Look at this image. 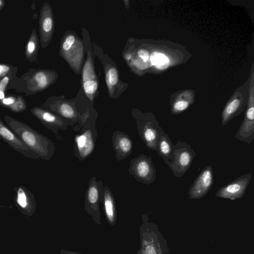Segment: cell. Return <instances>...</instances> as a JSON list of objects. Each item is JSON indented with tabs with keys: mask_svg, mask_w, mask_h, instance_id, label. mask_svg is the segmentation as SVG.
Returning <instances> with one entry per match:
<instances>
[{
	"mask_svg": "<svg viewBox=\"0 0 254 254\" xmlns=\"http://www.w3.org/2000/svg\"><path fill=\"white\" fill-rule=\"evenodd\" d=\"M4 120L7 127L40 159L49 161L52 158L56 147L51 139L29 125L9 116H4Z\"/></svg>",
	"mask_w": 254,
	"mask_h": 254,
	"instance_id": "1",
	"label": "cell"
},
{
	"mask_svg": "<svg viewBox=\"0 0 254 254\" xmlns=\"http://www.w3.org/2000/svg\"><path fill=\"white\" fill-rule=\"evenodd\" d=\"M43 107L64 119L74 129L83 126L92 110L89 107H81L75 101L61 98L49 99Z\"/></svg>",
	"mask_w": 254,
	"mask_h": 254,
	"instance_id": "2",
	"label": "cell"
},
{
	"mask_svg": "<svg viewBox=\"0 0 254 254\" xmlns=\"http://www.w3.org/2000/svg\"><path fill=\"white\" fill-rule=\"evenodd\" d=\"M141 217L142 223L139 230L140 247L137 254H167V245L156 224L148 222L146 214Z\"/></svg>",
	"mask_w": 254,
	"mask_h": 254,
	"instance_id": "3",
	"label": "cell"
},
{
	"mask_svg": "<svg viewBox=\"0 0 254 254\" xmlns=\"http://www.w3.org/2000/svg\"><path fill=\"white\" fill-rule=\"evenodd\" d=\"M98 114L92 109L80 131L74 137V154L78 161H82L94 151L98 136L96 127Z\"/></svg>",
	"mask_w": 254,
	"mask_h": 254,
	"instance_id": "4",
	"label": "cell"
},
{
	"mask_svg": "<svg viewBox=\"0 0 254 254\" xmlns=\"http://www.w3.org/2000/svg\"><path fill=\"white\" fill-rule=\"evenodd\" d=\"M132 114L140 138L149 149L157 151V141L162 128L159 122L151 114L133 111Z\"/></svg>",
	"mask_w": 254,
	"mask_h": 254,
	"instance_id": "5",
	"label": "cell"
},
{
	"mask_svg": "<svg viewBox=\"0 0 254 254\" xmlns=\"http://www.w3.org/2000/svg\"><path fill=\"white\" fill-rule=\"evenodd\" d=\"M173 153V161L169 167L175 177L181 178L190 168L196 153L190 144L180 140L174 144Z\"/></svg>",
	"mask_w": 254,
	"mask_h": 254,
	"instance_id": "6",
	"label": "cell"
},
{
	"mask_svg": "<svg viewBox=\"0 0 254 254\" xmlns=\"http://www.w3.org/2000/svg\"><path fill=\"white\" fill-rule=\"evenodd\" d=\"M103 188L102 181H97L95 177H92L89 180L85 194V211L99 225L101 224L99 202L102 199Z\"/></svg>",
	"mask_w": 254,
	"mask_h": 254,
	"instance_id": "7",
	"label": "cell"
},
{
	"mask_svg": "<svg viewBox=\"0 0 254 254\" xmlns=\"http://www.w3.org/2000/svg\"><path fill=\"white\" fill-rule=\"evenodd\" d=\"M128 173L138 182L146 185L152 184L156 179V169L151 156L141 154L132 159Z\"/></svg>",
	"mask_w": 254,
	"mask_h": 254,
	"instance_id": "8",
	"label": "cell"
},
{
	"mask_svg": "<svg viewBox=\"0 0 254 254\" xmlns=\"http://www.w3.org/2000/svg\"><path fill=\"white\" fill-rule=\"evenodd\" d=\"M251 179V173L245 174L220 188L215 195L230 200L241 198L244 196Z\"/></svg>",
	"mask_w": 254,
	"mask_h": 254,
	"instance_id": "9",
	"label": "cell"
},
{
	"mask_svg": "<svg viewBox=\"0 0 254 254\" xmlns=\"http://www.w3.org/2000/svg\"><path fill=\"white\" fill-rule=\"evenodd\" d=\"M31 112L47 129L53 132L58 138L60 137L59 130H65L69 124L59 116L40 107H34Z\"/></svg>",
	"mask_w": 254,
	"mask_h": 254,
	"instance_id": "10",
	"label": "cell"
},
{
	"mask_svg": "<svg viewBox=\"0 0 254 254\" xmlns=\"http://www.w3.org/2000/svg\"><path fill=\"white\" fill-rule=\"evenodd\" d=\"M214 182V173L212 166H206L197 176L190 187L188 194L191 199H200L210 190Z\"/></svg>",
	"mask_w": 254,
	"mask_h": 254,
	"instance_id": "11",
	"label": "cell"
},
{
	"mask_svg": "<svg viewBox=\"0 0 254 254\" xmlns=\"http://www.w3.org/2000/svg\"><path fill=\"white\" fill-rule=\"evenodd\" d=\"M0 139L7 143L13 149L24 157L39 159V156L29 148L0 119Z\"/></svg>",
	"mask_w": 254,
	"mask_h": 254,
	"instance_id": "12",
	"label": "cell"
},
{
	"mask_svg": "<svg viewBox=\"0 0 254 254\" xmlns=\"http://www.w3.org/2000/svg\"><path fill=\"white\" fill-rule=\"evenodd\" d=\"M14 201L17 208L24 215L32 216L36 211L35 197L30 190L23 186L15 188Z\"/></svg>",
	"mask_w": 254,
	"mask_h": 254,
	"instance_id": "13",
	"label": "cell"
},
{
	"mask_svg": "<svg viewBox=\"0 0 254 254\" xmlns=\"http://www.w3.org/2000/svg\"><path fill=\"white\" fill-rule=\"evenodd\" d=\"M82 85L86 95L93 102L97 94L98 83L90 53H88L82 71Z\"/></svg>",
	"mask_w": 254,
	"mask_h": 254,
	"instance_id": "14",
	"label": "cell"
},
{
	"mask_svg": "<svg viewBox=\"0 0 254 254\" xmlns=\"http://www.w3.org/2000/svg\"><path fill=\"white\" fill-rule=\"evenodd\" d=\"M54 29V17L51 7L48 3L43 5L40 18L41 42L46 47L51 40Z\"/></svg>",
	"mask_w": 254,
	"mask_h": 254,
	"instance_id": "15",
	"label": "cell"
},
{
	"mask_svg": "<svg viewBox=\"0 0 254 254\" xmlns=\"http://www.w3.org/2000/svg\"><path fill=\"white\" fill-rule=\"evenodd\" d=\"M112 145L115 152V157L120 161L131 153L133 142L131 138L124 132L116 130L112 136Z\"/></svg>",
	"mask_w": 254,
	"mask_h": 254,
	"instance_id": "16",
	"label": "cell"
},
{
	"mask_svg": "<svg viewBox=\"0 0 254 254\" xmlns=\"http://www.w3.org/2000/svg\"><path fill=\"white\" fill-rule=\"evenodd\" d=\"M235 138L247 144L251 143L254 140V108L249 106L244 120L239 127Z\"/></svg>",
	"mask_w": 254,
	"mask_h": 254,
	"instance_id": "17",
	"label": "cell"
},
{
	"mask_svg": "<svg viewBox=\"0 0 254 254\" xmlns=\"http://www.w3.org/2000/svg\"><path fill=\"white\" fill-rule=\"evenodd\" d=\"M102 202L105 216L108 223L114 226L117 222V208L114 196L108 186L103 188Z\"/></svg>",
	"mask_w": 254,
	"mask_h": 254,
	"instance_id": "18",
	"label": "cell"
},
{
	"mask_svg": "<svg viewBox=\"0 0 254 254\" xmlns=\"http://www.w3.org/2000/svg\"><path fill=\"white\" fill-rule=\"evenodd\" d=\"M173 146L169 135L162 128L157 141L156 152L168 166L172 164L174 159Z\"/></svg>",
	"mask_w": 254,
	"mask_h": 254,
	"instance_id": "19",
	"label": "cell"
},
{
	"mask_svg": "<svg viewBox=\"0 0 254 254\" xmlns=\"http://www.w3.org/2000/svg\"><path fill=\"white\" fill-rule=\"evenodd\" d=\"M105 74L109 95L111 98H114L115 88L119 85H121L118 70L114 66L109 65L106 67Z\"/></svg>",
	"mask_w": 254,
	"mask_h": 254,
	"instance_id": "20",
	"label": "cell"
},
{
	"mask_svg": "<svg viewBox=\"0 0 254 254\" xmlns=\"http://www.w3.org/2000/svg\"><path fill=\"white\" fill-rule=\"evenodd\" d=\"M150 59L152 64L159 69H164L169 66V61L168 58L161 53H152Z\"/></svg>",
	"mask_w": 254,
	"mask_h": 254,
	"instance_id": "21",
	"label": "cell"
},
{
	"mask_svg": "<svg viewBox=\"0 0 254 254\" xmlns=\"http://www.w3.org/2000/svg\"><path fill=\"white\" fill-rule=\"evenodd\" d=\"M47 75L46 72L39 71L34 76V79L39 88L44 89L50 84V81Z\"/></svg>",
	"mask_w": 254,
	"mask_h": 254,
	"instance_id": "22",
	"label": "cell"
},
{
	"mask_svg": "<svg viewBox=\"0 0 254 254\" xmlns=\"http://www.w3.org/2000/svg\"><path fill=\"white\" fill-rule=\"evenodd\" d=\"M36 48V40L32 37L29 40L27 45V54L30 56L35 52Z\"/></svg>",
	"mask_w": 254,
	"mask_h": 254,
	"instance_id": "23",
	"label": "cell"
},
{
	"mask_svg": "<svg viewBox=\"0 0 254 254\" xmlns=\"http://www.w3.org/2000/svg\"><path fill=\"white\" fill-rule=\"evenodd\" d=\"M138 56L141 58L144 62H147L149 55L148 52L144 49H140L137 52Z\"/></svg>",
	"mask_w": 254,
	"mask_h": 254,
	"instance_id": "24",
	"label": "cell"
},
{
	"mask_svg": "<svg viewBox=\"0 0 254 254\" xmlns=\"http://www.w3.org/2000/svg\"><path fill=\"white\" fill-rule=\"evenodd\" d=\"M8 80L9 78L5 76L0 81V91L3 92L8 83Z\"/></svg>",
	"mask_w": 254,
	"mask_h": 254,
	"instance_id": "25",
	"label": "cell"
},
{
	"mask_svg": "<svg viewBox=\"0 0 254 254\" xmlns=\"http://www.w3.org/2000/svg\"><path fill=\"white\" fill-rule=\"evenodd\" d=\"M9 68L8 66L3 64H0V76L6 73Z\"/></svg>",
	"mask_w": 254,
	"mask_h": 254,
	"instance_id": "26",
	"label": "cell"
},
{
	"mask_svg": "<svg viewBox=\"0 0 254 254\" xmlns=\"http://www.w3.org/2000/svg\"><path fill=\"white\" fill-rule=\"evenodd\" d=\"M60 254H82L79 253L71 252L68 250H60Z\"/></svg>",
	"mask_w": 254,
	"mask_h": 254,
	"instance_id": "27",
	"label": "cell"
},
{
	"mask_svg": "<svg viewBox=\"0 0 254 254\" xmlns=\"http://www.w3.org/2000/svg\"><path fill=\"white\" fill-rule=\"evenodd\" d=\"M4 98V93L3 92L0 91V100H2Z\"/></svg>",
	"mask_w": 254,
	"mask_h": 254,
	"instance_id": "28",
	"label": "cell"
},
{
	"mask_svg": "<svg viewBox=\"0 0 254 254\" xmlns=\"http://www.w3.org/2000/svg\"><path fill=\"white\" fill-rule=\"evenodd\" d=\"M3 5V1L0 0V8L2 7Z\"/></svg>",
	"mask_w": 254,
	"mask_h": 254,
	"instance_id": "29",
	"label": "cell"
},
{
	"mask_svg": "<svg viewBox=\"0 0 254 254\" xmlns=\"http://www.w3.org/2000/svg\"><path fill=\"white\" fill-rule=\"evenodd\" d=\"M0 207H1V206L0 205Z\"/></svg>",
	"mask_w": 254,
	"mask_h": 254,
	"instance_id": "30",
	"label": "cell"
},
{
	"mask_svg": "<svg viewBox=\"0 0 254 254\" xmlns=\"http://www.w3.org/2000/svg\"></svg>",
	"mask_w": 254,
	"mask_h": 254,
	"instance_id": "31",
	"label": "cell"
}]
</instances>
